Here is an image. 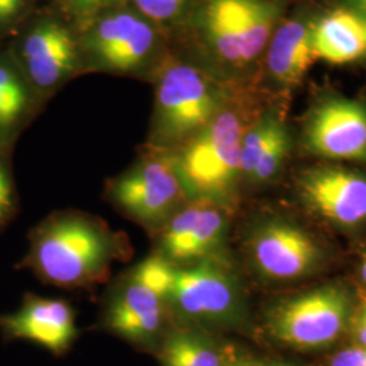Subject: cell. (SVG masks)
I'll list each match as a JSON object with an SVG mask.
<instances>
[{
    "instance_id": "1",
    "label": "cell",
    "mask_w": 366,
    "mask_h": 366,
    "mask_svg": "<svg viewBox=\"0 0 366 366\" xmlns=\"http://www.w3.org/2000/svg\"><path fill=\"white\" fill-rule=\"evenodd\" d=\"M121 252L122 240L105 222L80 212H60L34 231L29 263L51 285L86 288L105 280Z\"/></svg>"
},
{
    "instance_id": "2",
    "label": "cell",
    "mask_w": 366,
    "mask_h": 366,
    "mask_svg": "<svg viewBox=\"0 0 366 366\" xmlns=\"http://www.w3.org/2000/svg\"><path fill=\"white\" fill-rule=\"evenodd\" d=\"M234 112H219L172 157L187 196L222 204L240 177V147L244 134Z\"/></svg>"
},
{
    "instance_id": "3",
    "label": "cell",
    "mask_w": 366,
    "mask_h": 366,
    "mask_svg": "<svg viewBox=\"0 0 366 366\" xmlns=\"http://www.w3.org/2000/svg\"><path fill=\"white\" fill-rule=\"evenodd\" d=\"M171 264L155 254L134 266L106 302L105 327L133 343L157 340L171 320L167 307Z\"/></svg>"
},
{
    "instance_id": "4",
    "label": "cell",
    "mask_w": 366,
    "mask_h": 366,
    "mask_svg": "<svg viewBox=\"0 0 366 366\" xmlns=\"http://www.w3.org/2000/svg\"><path fill=\"white\" fill-rule=\"evenodd\" d=\"M171 319L187 325L234 326L242 319V295L234 274L214 258L172 266L167 295Z\"/></svg>"
},
{
    "instance_id": "5",
    "label": "cell",
    "mask_w": 366,
    "mask_h": 366,
    "mask_svg": "<svg viewBox=\"0 0 366 366\" xmlns=\"http://www.w3.org/2000/svg\"><path fill=\"white\" fill-rule=\"evenodd\" d=\"M116 209L149 231H157L187 202L172 157H151L127 171L107 189Z\"/></svg>"
},
{
    "instance_id": "6",
    "label": "cell",
    "mask_w": 366,
    "mask_h": 366,
    "mask_svg": "<svg viewBox=\"0 0 366 366\" xmlns=\"http://www.w3.org/2000/svg\"><path fill=\"white\" fill-rule=\"evenodd\" d=\"M352 300L337 285L302 293L277 305L267 327L275 340L297 349H322L332 345L349 327Z\"/></svg>"
},
{
    "instance_id": "7",
    "label": "cell",
    "mask_w": 366,
    "mask_h": 366,
    "mask_svg": "<svg viewBox=\"0 0 366 366\" xmlns=\"http://www.w3.org/2000/svg\"><path fill=\"white\" fill-rule=\"evenodd\" d=\"M219 113V99L205 76L189 66L163 74L157 90V133L160 144L192 139Z\"/></svg>"
},
{
    "instance_id": "8",
    "label": "cell",
    "mask_w": 366,
    "mask_h": 366,
    "mask_svg": "<svg viewBox=\"0 0 366 366\" xmlns=\"http://www.w3.org/2000/svg\"><path fill=\"white\" fill-rule=\"evenodd\" d=\"M225 229L222 204L193 198L155 231V255L172 266L209 259L222 246Z\"/></svg>"
},
{
    "instance_id": "9",
    "label": "cell",
    "mask_w": 366,
    "mask_h": 366,
    "mask_svg": "<svg viewBox=\"0 0 366 366\" xmlns=\"http://www.w3.org/2000/svg\"><path fill=\"white\" fill-rule=\"evenodd\" d=\"M305 143L320 157L366 162V105L327 98L315 106L305 125Z\"/></svg>"
},
{
    "instance_id": "10",
    "label": "cell",
    "mask_w": 366,
    "mask_h": 366,
    "mask_svg": "<svg viewBox=\"0 0 366 366\" xmlns=\"http://www.w3.org/2000/svg\"><path fill=\"white\" fill-rule=\"evenodd\" d=\"M302 201L330 222L355 227L366 220V177L340 167L302 172L299 181Z\"/></svg>"
},
{
    "instance_id": "11",
    "label": "cell",
    "mask_w": 366,
    "mask_h": 366,
    "mask_svg": "<svg viewBox=\"0 0 366 366\" xmlns=\"http://www.w3.org/2000/svg\"><path fill=\"white\" fill-rule=\"evenodd\" d=\"M249 254L262 274L275 280L307 274L320 257L310 236L282 222H264L257 227L249 236Z\"/></svg>"
},
{
    "instance_id": "12",
    "label": "cell",
    "mask_w": 366,
    "mask_h": 366,
    "mask_svg": "<svg viewBox=\"0 0 366 366\" xmlns=\"http://www.w3.org/2000/svg\"><path fill=\"white\" fill-rule=\"evenodd\" d=\"M0 328L56 354L63 353L76 338L74 310L60 299L29 296L16 312L0 316Z\"/></svg>"
},
{
    "instance_id": "13",
    "label": "cell",
    "mask_w": 366,
    "mask_h": 366,
    "mask_svg": "<svg viewBox=\"0 0 366 366\" xmlns=\"http://www.w3.org/2000/svg\"><path fill=\"white\" fill-rule=\"evenodd\" d=\"M314 21L297 16L277 27L270 39L267 68L282 86L300 84L315 61L312 48Z\"/></svg>"
},
{
    "instance_id": "14",
    "label": "cell",
    "mask_w": 366,
    "mask_h": 366,
    "mask_svg": "<svg viewBox=\"0 0 366 366\" xmlns=\"http://www.w3.org/2000/svg\"><path fill=\"white\" fill-rule=\"evenodd\" d=\"M315 57L331 64H347L366 54L364 18L347 9H338L314 21Z\"/></svg>"
},
{
    "instance_id": "15",
    "label": "cell",
    "mask_w": 366,
    "mask_h": 366,
    "mask_svg": "<svg viewBox=\"0 0 366 366\" xmlns=\"http://www.w3.org/2000/svg\"><path fill=\"white\" fill-rule=\"evenodd\" d=\"M160 360L163 366H227L234 358L207 334L182 327L167 334Z\"/></svg>"
},
{
    "instance_id": "16",
    "label": "cell",
    "mask_w": 366,
    "mask_h": 366,
    "mask_svg": "<svg viewBox=\"0 0 366 366\" xmlns=\"http://www.w3.org/2000/svg\"><path fill=\"white\" fill-rule=\"evenodd\" d=\"M281 13V4L277 0H235L236 27L243 64L264 49Z\"/></svg>"
},
{
    "instance_id": "17",
    "label": "cell",
    "mask_w": 366,
    "mask_h": 366,
    "mask_svg": "<svg viewBox=\"0 0 366 366\" xmlns=\"http://www.w3.org/2000/svg\"><path fill=\"white\" fill-rule=\"evenodd\" d=\"M202 25L212 49L227 63L243 64L235 19V0H209Z\"/></svg>"
},
{
    "instance_id": "18",
    "label": "cell",
    "mask_w": 366,
    "mask_h": 366,
    "mask_svg": "<svg viewBox=\"0 0 366 366\" xmlns=\"http://www.w3.org/2000/svg\"><path fill=\"white\" fill-rule=\"evenodd\" d=\"M26 61L33 81L41 87H51L75 64L74 42L69 39L52 51Z\"/></svg>"
},
{
    "instance_id": "19",
    "label": "cell",
    "mask_w": 366,
    "mask_h": 366,
    "mask_svg": "<svg viewBox=\"0 0 366 366\" xmlns=\"http://www.w3.org/2000/svg\"><path fill=\"white\" fill-rule=\"evenodd\" d=\"M281 122L273 117L261 118L252 128L244 132L240 147V175L251 179L262 152L273 139Z\"/></svg>"
},
{
    "instance_id": "20",
    "label": "cell",
    "mask_w": 366,
    "mask_h": 366,
    "mask_svg": "<svg viewBox=\"0 0 366 366\" xmlns=\"http://www.w3.org/2000/svg\"><path fill=\"white\" fill-rule=\"evenodd\" d=\"M154 44V31L148 24L139 19L129 37L112 54L106 57V64L117 69H129L144 60Z\"/></svg>"
},
{
    "instance_id": "21",
    "label": "cell",
    "mask_w": 366,
    "mask_h": 366,
    "mask_svg": "<svg viewBox=\"0 0 366 366\" xmlns=\"http://www.w3.org/2000/svg\"><path fill=\"white\" fill-rule=\"evenodd\" d=\"M137 22L139 18L131 14H118L104 19L97 27L92 39L95 52L102 60H105L109 54L114 52L129 37Z\"/></svg>"
},
{
    "instance_id": "22",
    "label": "cell",
    "mask_w": 366,
    "mask_h": 366,
    "mask_svg": "<svg viewBox=\"0 0 366 366\" xmlns=\"http://www.w3.org/2000/svg\"><path fill=\"white\" fill-rule=\"evenodd\" d=\"M22 83L6 66H0V129H7L22 116L26 107Z\"/></svg>"
},
{
    "instance_id": "23",
    "label": "cell",
    "mask_w": 366,
    "mask_h": 366,
    "mask_svg": "<svg viewBox=\"0 0 366 366\" xmlns=\"http://www.w3.org/2000/svg\"><path fill=\"white\" fill-rule=\"evenodd\" d=\"M290 148V137H289L287 128L281 124L278 131L275 132L273 139L262 152L261 157L258 159V163L255 166V170L252 172V177L249 181L252 182H266L272 179L275 172L280 170L281 164L284 163L285 157L288 155Z\"/></svg>"
},
{
    "instance_id": "24",
    "label": "cell",
    "mask_w": 366,
    "mask_h": 366,
    "mask_svg": "<svg viewBox=\"0 0 366 366\" xmlns=\"http://www.w3.org/2000/svg\"><path fill=\"white\" fill-rule=\"evenodd\" d=\"M71 36L68 34L66 29H63L54 24H46L37 27L25 41L24 45V56L26 60L36 59L44 53L49 52L54 48L60 46L66 41H69Z\"/></svg>"
},
{
    "instance_id": "25",
    "label": "cell",
    "mask_w": 366,
    "mask_h": 366,
    "mask_svg": "<svg viewBox=\"0 0 366 366\" xmlns=\"http://www.w3.org/2000/svg\"><path fill=\"white\" fill-rule=\"evenodd\" d=\"M134 3L149 18L164 21L179 13L186 0H134Z\"/></svg>"
},
{
    "instance_id": "26",
    "label": "cell",
    "mask_w": 366,
    "mask_h": 366,
    "mask_svg": "<svg viewBox=\"0 0 366 366\" xmlns=\"http://www.w3.org/2000/svg\"><path fill=\"white\" fill-rule=\"evenodd\" d=\"M14 209H15V205H14L11 179L3 169V166L0 164V225L11 217Z\"/></svg>"
},
{
    "instance_id": "27",
    "label": "cell",
    "mask_w": 366,
    "mask_h": 366,
    "mask_svg": "<svg viewBox=\"0 0 366 366\" xmlns=\"http://www.w3.org/2000/svg\"><path fill=\"white\" fill-rule=\"evenodd\" d=\"M328 366H366V346L353 345L334 354Z\"/></svg>"
},
{
    "instance_id": "28",
    "label": "cell",
    "mask_w": 366,
    "mask_h": 366,
    "mask_svg": "<svg viewBox=\"0 0 366 366\" xmlns=\"http://www.w3.org/2000/svg\"><path fill=\"white\" fill-rule=\"evenodd\" d=\"M22 0H0V21H6L19 11Z\"/></svg>"
},
{
    "instance_id": "29",
    "label": "cell",
    "mask_w": 366,
    "mask_h": 366,
    "mask_svg": "<svg viewBox=\"0 0 366 366\" xmlns=\"http://www.w3.org/2000/svg\"><path fill=\"white\" fill-rule=\"evenodd\" d=\"M112 1H114V0H75L76 6L83 11H94Z\"/></svg>"
},
{
    "instance_id": "30",
    "label": "cell",
    "mask_w": 366,
    "mask_h": 366,
    "mask_svg": "<svg viewBox=\"0 0 366 366\" xmlns=\"http://www.w3.org/2000/svg\"><path fill=\"white\" fill-rule=\"evenodd\" d=\"M347 10L360 14L361 16H366V0H340Z\"/></svg>"
},
{
    "instance_id": "31",
    "label": "cell",
    "mask_w": 366,
    "mask_h": 366,
    "mask_svg": "<svg viewBox=\"0 0 366 366\" xmlns=\"http://www.w3.org/2000/svg\"><path fill=\"white\" fill-rule=\"evenodd\" d=\"M360 270H361V277H362V280L366 284V249L362 254V258H361V269Z\"/></svg>"
},
{
    "instance_id": "32",
    "label": "cell",
    "mask_w": 366,
    "mask_h": 366,
    "mask_svg": "<svg viewBox=\"0 0 366 366\" xmlns=\"http://www.w3.org/2000/svg\"><path fill=\"white\" fill-rule=\"evenodd\" d=\"M227 366H254L252 364H249L247 361H239V360H232L229 364Z\"/></svg>"
},
{
    "instance_id": "33",
    "label": "cell",
    "mask_w": 366,
    "mask_h": 366,
    "mask_svg": "<svg viewBox=\"0 0 366 366\" xmlns=\"http://www.w3.org/2000/svg\"><path fill=\"white\" fill-rule=\"evenodd\" d=\"M360 305L364 308L366 311V296H361V300H360Z\"/></svg>"
},
{
    "instance_id": "34",
    "label": "cell",
    "mask_w": 366,
    "mask_h": 366,
    "mask_svg": "<svg viewBox=\"0 0 366 366\" xmlns=\"http://www.w3.org/2000/svg\"><path fill=\"white\" fill-rule=\"evenodd\" d=\"M267 366H290L288 364H281V362H275V364H270V365Z\"/></svg>"
},
{
    "instance_id": "35",
    "label": "cell",
    "mask_w": 366,
    "mask_h": 366,
    "mask_svg": "<svg viewBox=\"0 0 366 366\" xmlns=\"http://www.w3.org/2000/svg\"><path fill=\"white\" fill-rule=\"evenodd\" d=\"M364 18V22H365V30H366V16H362Z\"/></svg>"
}]
</instances>
